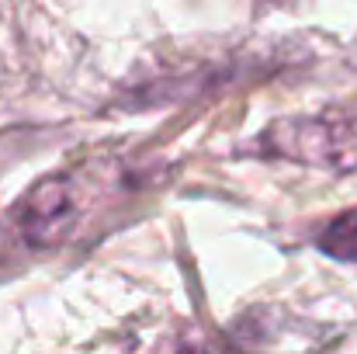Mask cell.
<instances>
[{"label": "cell", "mask_w": 357, "mask_h": 354, "mask_svg": "<svg viewBox=\"0 0 357 354\" xmlns=\"http://www.w3.org/2000/svg\"><path fill=\"white\" fill-rule=\"evenodd\" d=\"M316 246L337 260H351L357 264V209L354 212H340L337 219H330L326 226H319Z\"/></svg>", "instance_id": "obj_3"}, {"label": "cell", "mask_w": 357, "mask_h": 354, "mask_svg": "<svg viewBox=\"0 0 357 354\" xmlns=\"http://www.w3.org/2000/svg\"><path fill=\"white\" fill-rule=\"evenodd\" d=\"M14 223L28 243H38V246H59L63 239H70V233L80 223V202H77L73 181L63 174H52L31 184V191L14 209Z\"/></svg>", "instance_id": "obj_2"}, {"label": "cell", "mask_w": 357, "mask_h": 354, "mask_svg": "<svg viewBox=\"0 0 357 354\" xmlns=\"http://www.w3.org/2000/svg\"><path fill=\"white\" fill-rule=\"evenodd\" d=\"M260 156H278L333 174L357 170V112L281 118L253 142Z\"/></svg>", "instance_id": "obj_1"}]
</instances>
